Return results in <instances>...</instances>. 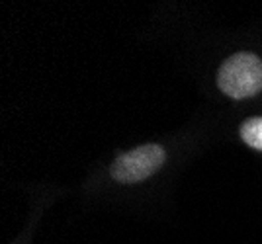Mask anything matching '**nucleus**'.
Wrapping results in <instances>:
<instances>
[{"label":"nucleus","mask_w":262,"mask_h":244,"mask_svg":"<svg viewBox=\"0 0 262 244\" xmlns=\"http://www.w3.org/2000/svg\"><path fill=\"white\" fill-rule=\"evenodd\" d=\"M217 88L233 100L256 96L262 92V61L249 51L227 57L217 70Z\"/></svg>","instance_id":"1"},{"label":"nucleus","mask_w":262,"mask_h":244,"mask_svg":"<svg viewBox=\"0 0 262 244\" xmlns=\"http://www.w3.org/2000/svg\"><path fill=\"white\" fill-rule=\"evenodd\" d=\"M166 153L161 144L147 143L121 153L110 168V174L120 184H137L145 182L163 168Z\"/></svg>","instance_id":"2"},{"label":"nucleus","mask_w":262,"mask_h":244,"mask_svg":"<svg viewBox=\"0 0 262 244\" xmlns=\"http://www.w3.org/2000/svg\"><path fill=\"white\" fill-rule=\"evenodd\" d=\"M241 139L247 147L262 151V117H251L241 125Z\"/></svg>","instance_id":"3"}]
</instances>
